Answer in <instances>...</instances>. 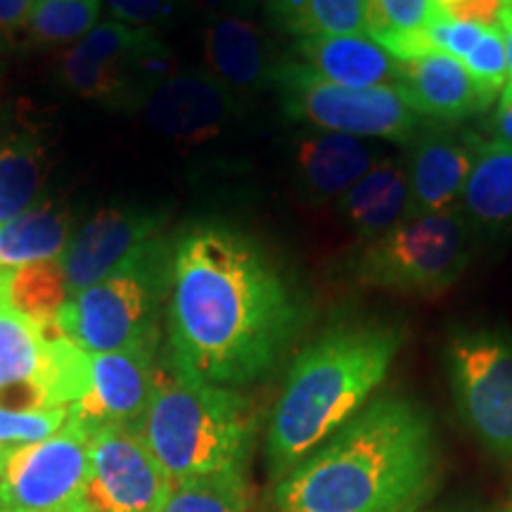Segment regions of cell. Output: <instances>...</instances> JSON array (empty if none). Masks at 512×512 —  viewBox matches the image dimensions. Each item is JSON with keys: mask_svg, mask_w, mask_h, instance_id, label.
<instances>
[{"mask_svg": "<svg viewBox=\"0 0 512 512\" xmlns=\"http://www.w3.org/2000/svg\"><path fill=\"white\" fill-rule=\"evenodd\" d=\"M164 320L171 366L240 389L278 368L304 328L306 304L247 230L202 221L171 242Z\"/></svg>", "mask_w": 512, "mask_h": 512, "instance_id": "6da1fadb", "label": "cell"}, {"mask_svg": "<svg viewBox=\"0 0 512 512\" xmlns=\"http://www.w3.org/2000/svg\"><path fill=\"white\" fill-rule=\"evenodd\" d=\"M437 472L430 411L387 394L275 479L268 512H413L432 494Z\"/></svg>", "mask_w": 512, "mask_h": 512, "instance_id": "7a4b0ae2", "label": "cell"}, {"mask_svg": "<svg viewBox=\"0 0 512 512\" xmlns=\"http://www.w3.org/2000/svg\"><path fill=\"white\" fill-rule=\"evenodd\" d=\"M406 330L387 318L337 320L299 351L266 432V463L280 479L368 406L387 380Z\"/></svg>", "mask_w": 512, "mask_h": 512, "instance_id": "3957f363", "label": "cell"}, {"mask_svg": "<svg viewBox=\"0 0 512 512\" xmlns=\"http://www.w3.org/2000/svg\"><path fill=\"white\" fill-rule=\"evenodd\" d=\"M136 430L171 482H181L247 467L256 415L238 389L197 380L162 358L155 394Z\"/></svg>", "mask_w": 512, "mask_h": 512, "instance_id": "277c9868", "label": "cell"}, {"mask_svg": "<svg viewBox=\"0 0 512 512\" xmlns=\"http://www.w3.org/2000/svg\"><path fill=\"white\" fill-rule=\"evenodd\" d=\"M169 252L171 242L159 235L100 283L69 299L57 318L60 335L88 354L159 349V320L169 290Z\"/></svg>", "mask_w": 512, "mask_h": 512, "instance_id": "5b68a950", "label": "cell"}, {"mask_svg": "<svg viewBox=\"0 0 512 512\" xmlns=\"http://www.w3.org/2000/svg\"><path fill=\"white\" fill-rule=\"evenodd\" d=\"M470 249V226L458 211L411 214L361 242L349 259V275L370 290L434 297L458 283L470 264Z\"/></svg>", "mask_w": 512, "mask_h": 512, "instance_id": "8992f818", "label": "cell"}, {"mask_svg": "<svg viewBox=\"0 0 512 512\" xmlns=\"http://www.w3.org/2000/svg\"><path fill=\"white\" fill-rule=\"evenodd\" d=\"M176 72L174 50L155 31L119 19L98 24L57 62V79L74 98L136 114L147 95Z\"/></svg>", "mask_w": 512, "mask_h": 512, "instance_id": "52a82bcc", "label": "cell"}, {"mask_svg": "<svg viewBox=\"0 0 512 512\" xmlns=\"http://www.w3.org/2000/svg\"><path fill=\"white\" fill-rule=\"evenodd\" d=\"M271 88L287 117L316 131L406 145L422 124L396 88L339 86L297 60L275 62Z\"/></svg>", "mask_w": 512, "mask_h": 512, "instance_id": "ba28073f", "label": "cell"}, {"mask_svg": "<svg viewBox=\"0 0 512 512\" xmlns=\"http://www.w3.org/2000/svg\"><path fill=\"white\" fill-rule=\"evenodd\" d=\"M460 418L498 460H512V337L491 325H456L444 344Z\"/></svg>", "mask_w": 512, "mask_h": 512, "instance_id": "9c48e42d", "label": "cell"}, {"mask_svg": "<svg viewBox=\"0 0 512 512\" xmlns=\"http://www.w3.org/2000/svg\"><path fill=\"white\" fill-rule=\"evenodd\" d=\"M88 351L46 330L0 294V406L69 408L86 387Z\"/></svg>", "mask_w": 512, "mask_h": 512, "instance_id": "30bf717a", "label": "cell"}, {"mask_svg": "<svg viewBox=\"0 0 512 512\" xmlns=\"http://www.w3.org/2000/svg\"><path fill=\"white\" fill-rule=\"evenodd\" d=\"M91 434L67 418L60 432L10 448L0 512H83Z\"/></svg>", "mask_w": 512, "mask_h": 512, "instance_id": "8fae6325", "label": "cell"}, {"mask_svg": "<svg viewBox=\"0 0 512 512\" xmlns=\"http://www.w3.org/2000/svg\"><path fill=\"white\" fill-rule=\"evenodd\" d=\"M88 444V479L83 512H159L171 477L136 427H98Z\"/></svg>", "mask_w": 512, "mask_h": 512, "instance_id": "7c38bea8", "label": "cell"}, {"mask_svg": "<svg viewBox=\"0 0 512 512\" xmlns=\"http://www.w3.org/2000/svg\"><path fill=\"white\" fill-rule=\"evenodd\" d=\"M159 349H124L88 354L86 387L69 406V418L88 432L98 427H138L155 394Z\"/></svg>", "mask_w": 512, "mask_h": 512, "instance_id": "4fadbf2b", "label": "cell"}, {"mask_svg": "<svg viewBox=\"0 0 512 512\" xmlns=\"http://www.w3.org/2000/svg\"><path fill=\"white\" fill-rule=\"evenodd\" d=\"M164 209L107 207L76 230L62 256L69 299L107 278L136 249L162 235Z\"/></svg>", "mask_w": 512, "mask_h": 512, "instance_id": "5bb4252c", "label": "cell"}, {"mask_svg": "<svg viewBox=\"0 0 512 512\" xmlns=\"http://www.w3.org/2000/svg\"><path fill=\"white\" fill-rule=\"evenodd\" d=\"M238 102L204 69H178L147 95L138 114L157 136L181 145H204L226 128Z\"/></svg>", "mask_w": 512, "mask_h": 512, "instance_id": "9a60e30c", "label": "cell"}, {"mask_svg": "<svg viewBox=\"0 0 512 512\" xmlns=\"http://www.w3.org/2000/svg\"><path fill=\"white\" fill-rule=\"evenodd\" d=\"M475 157V131L460 124L422 119L406 143L411 214L456 211Z\"/></svg>", "mask_w": 512, "mask_h": 512, "instance_id": "2e32d148", "label": "cell"}, {"mask_svg": "<svg viewBox=\"0 0 512 512\" xmlns=\"http://www.w3.org/2000/svg\"><path fill=\"white\" fill-rule=\"evenodd\" d=\"M380 157L377 147L366 138L309 128L294 138V183L306 204L337 202Z\"/></svg>", "mask_w": 512, "mask_h": 512, "instance_id": "e0dca14e", "label": "cell"}, {"mask_svg": "<svg viewBox=\"0 0 512 512\" xmlns=\"http://www.w3.org/2000/svg\"><path fill=\"white\" fill-rule=\"evenodd\" d=\"M396 91L422 119L460 124L494 107V98L477 86L465 64L446 53H427L399 64Z\"/></svg>", "mask_w": 512, "mask_h": 512, "instance_id": "ac0fdd59", "label": "cell"}, {"mask_svg": "<svg viewBox=\"0 0 512 512\" xmlns=\"http://www.w3.org/2000/svg\"><path fill=\"white\" fill-rule=\"evenodd\" d=\"M204 72L233 93L249 98L271 88L273 57L268 38L252 19L238 15H216L202 29Z\"/></svg>", "mask_w": 512, "mask_h": 512, "instance_id": "d6986e66", "label": "cell"}, {"mask_svg": "<svg viewBox=\"0 0 512 512\" xmlns=\"http://www.w3.org/2000/svg\"><path fill=\"white\" fill-rule=\"evenodd\" d=\"M292 60L347 88H396L399 83L401 62L370 36L299 38L292 46Z\"/></svg>", "mask_w": 512, "mask_h": 512, "instance_id": "ffe728a7", "label": "cell"}, {"mask_svg": "<svg viewBox=\"0 0 512 512\" xmlns=\"http://www.w3.org/2000/svg\"><path fill=\"white\" fill-rule=\"evenodd\" d=\"M456 211L470 230L512 228V147L475 133V157Z\"/></svg>", "mask_w": 512, "mask_h": 512, "instance_id": "44dd1931", "label": "cell"}, {"mask_svg": "<svg viewBox=\"0 0 512 512\" xmlns=\"http://www.w3.org/2000/svg\"><path fill=\"white\" fill-rule=\"evenodd\" d=\"M339 219L361 242L387 233L411 216V188L406 166L394 159L377 162L354 188L337 200Z\"/></svg>", "mask_w": 512, "mask_h": 512, "instance_id": "7402d4cb", "label": "cell"}, {"mask_svg": "<svg viewBox=\"0 0 512 512\" xmlns=\"http://www.w3.org/2000/svg\"><path fill=\"white\" fill-rule=\"evenodd\" d=\"M74 238L72 209L62 202H38L0 223V271L62 259Z\"/></svg>", "mask_w": 512, "mask_h": 512, "instance_id": "603a6c76", "label": "cell"}, {"mask_svg": "<svg viewBox=\"0 0 512 512\" xmlns=\"http://www.w3.org/2000/svg\"><path fill=\"white\" fill-rule=\"evenodd\" d=\"M48 166L46 145L34 131L12 128L0 138V223L38 204Z\"/></svg>", "mask_w": 512, "mask_h": 512, "instance_id": "cb8c5ba5", "label": "cell"}, {"mask_svg": "<svg viewBox=\"0 0 512 512\" xmlns=\"http://www.w3.org/2000/svg\"><path fill=\"white\" fill-rule=\"evenodd\" d=\"M0 294L19 316L46 330H57V318L69 302L62 259L0 271Z\"/></svg>", "mask_w": 512, "mask_h": 512, "instance_id": "d4e9b609", "label": "cell"}, {"mask_svg": "<svg viewBox=\"0 0 512 512\" xmlns=\"http://www.w3.org/2000/svg\"><path fill=\"white\" fill-rule=\"evenodd\" d=\"M271 22L283 34L316 36H368L366 0H268Z\"/></svg>", "mask_w": 512, "mask_h": 512, "instance_id": "484cf974", "label": "cell"}, {"mask_svg": "<svg viewBox=\"0 0 512 512\" xmlns=\"http://www.w3.org/2000/svg\"><path fill=\"white\" fill-rule=\"evenodd\" d=\"M159 512H249L247 467L174 482Z\"/></svg>", "mask_w": 512, "mask_h": 512, "instance_id": "4316f807", "label": "cell"}, {"mask_svg": "<svg viewBox=\"0 0 512 512\" xmlns=\"http://www.w3.org/2000/svg\"><path fill=\"white\" fill-rule=\"evenodd\" d=\"M102 0H34L24 36L31 46H74L98 27Z\"/></svg>", "mask_w": 512, "mask_h": 512, "instance_id": "83f0119b", "label": "cell"}, {"mask_svg": "<svg viewBox=\"0 0 512 512\" xmlns=\"http://www.w3.org/2000/svg\"><path fill=\"white\" fill-rule=\"evenodd\" d=\"M432 17L434 0H366L368 36L384 50L425 29Z\"/></svg>", "mask_w": 512, "mask_h": 512, "instance_id": "f1b7e54d", "label": "cell"}, {"mask_svg": "<svg viewBox=\"0 0 512 512\" xmlns=\"http://www.w3.org/2000/svg\"><path fill=\"white\" fill-rule=\"evenodd\" d=\"M69 408H12L0 406V446L36 444L62 430Z\"/></svg>", "mask_w": 512, "mask_h": 512, "instance_id": "f546056e", "label": "cell"}, {"mask_svg": "<svg viewBox=\"0 0 512 512\" xmlns=\"http://www.w3.org/2000/svg\"><path fill=\"white\" fill-rule=\"evenodd\" d=\"M465 69L486 95L498 100V95L508 83V57L501 27H489L479 38L475 48L463 60Z\"/></svg>", "mask_w": 512, "mask_h": 512, "instance_id": "4dcf8cb0", "label": "cell"}, {"mask_svg": "<svg viewBox=\"0 0 512 512\" xmlns=\"http://www.w3.org/2000/svg\"><path fill=\"white\" fill-rule=\"evenodd\" d=\"M505 0H434V15L453 22L498 27Z\"/></svg>", "mask_w": 512, "mask_h": 512, "instance_id": "1f68e13d", "label": "cell"}, {"mask_svg": "<svg viewBox=\"0 0 512 512\" xmlns=\"http://www.w3.org/2000/svg\"><path fill=\"white\" fill-rule=\"evenodd\" d=\"M119 22L131 27H155L176 12L178 0H107Z\"/></svg>", "mask_w": 512, "mask_h": 512, "instance_id": "d6a6232c", "label": "cell"}, {"mask_svg": "<svg viewBox=\"0 0 512 512\" xmlns=\"http://www.w3.org/2000/svg\"><path fill=\"white\" fill-rule=\"evenodd\" d=\"M34 0H0V48L24 34Z\"/></svg>", "mask_w": 512, "mask_h": 512, "instance_id": "836d02e7", "label": "cell"}, {"mask_svg": "<svg viewBox=\"0 0 512 512\" xmlns=\"http://www.w3.org/2000/svg\"><path fill=\"white\" fill-rule=\"evenodd\" d=\"M489 131L491 140L512 147V83H505V88L498 95L496 110L489 119Z\"/></svg>", "mask_w": 512, "mask_h": 512, "instance_id": "e575fe53", "label": "cell"}, {"mask_svg": "<svg viewBox=\"0 0 512 512\" xmlns=\"http://www.w3.org/2000/svg\"><path fill=\"white\" fill-rule=\"evenodd\" d=\"M498 27H501L505 41V57H508V81L512 83V5L505 0L501 17H498Z\"/></svg>", "mask_w": 512, "mask_h": 512, "instance_id": "d590c367", "label": "cell"}, {"mask_svg": "<svg viewBox=\"0 0 512 512\" xmlns=\"http://www.w3.org/2000/svg\"><path fill=\"white\" fill-rule=\"evenodd\" d=\"M10 448L0 446V489H3V477H5V463H8Z\"/></svg>", "mask_w": 512, "mask_h": 512, "instance_id": "8d00e7d4", "label": "cell"}, {"mask_svg": "<svg viewBox=\"0 0 512 512\" xmlns=\"http://www.w3.org/2000/svg\"><path fill=\"white\" fill-rule=\"evenodd\" d=\"M501 512H512V494H510V498H508V503H505L503 508H501Z\"/></svg>", "mask_w": 512, "mask_h": 512, "instance_id": "74e56055", "label": "cell"}, {"mask_svg": "<svg viewBox=\"0 0 512 512\" xmlns=\"http://www.w3.org/2000/svg\"><path fill=\"white\" fill-rule=\"evenodd\" d=\"M508 3H510V5H512V0H508Z\"/></svg>", "mask_w": 512, "mask_h": 512, "instance_id": "f35d334b", "label": "cell"}, {"mask_svg": "<svg viewBox=\"0 0 512 512\" xmlns=\"http://www.w3.org/2000/svg\"><path fill=\"white\" fill-rule=\"evenodd\" d=\"M413 512H418V510H413Z\"/></svg>", "mask_w": 512, "mask_h": 512, "instance_id": "ab89813d", "label": "cell"}]
</instances>
